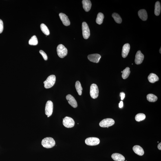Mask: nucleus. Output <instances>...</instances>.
<instances>
[{
    "instance_id": "f257e3e1",
    "label": "nucleus",
    "mask_w": 161,
    "mask_h": 161,
    "mask_svg": "<svg viewBox=\"0 0 161 161\" xmlns=\"http://www.w3.org/2000/svg\"><path fill=\"white\" fill-rule=\"evenodd\" d=\"M41 144L44 147L51 148L53 147L56 143L53 138L51 137H47L42 140Z\"/></svg>"
},
{
    "instance_id": "f03ea898",
    "label": "nucleus",
    "mask_w": 161,
    "mask_h": 161,
    "mask_svg": "<svg viewBox=\"0 0 161 161\" xmlns=\"http://www.w3.org/2000/svg\"><path fill=\"white\" fill-rule=\"evenodd\" d=\"M56 80V77L54 75H51L48 76L46 80L44 82L45 88L48 89L52 87L55 83Z\"/></svg>"
},
{
    "instance_id": "7ed1b4c3",
    "label": "nucleus",
    "mask_w": 161,
    "mask_h": 161,
    "mask_svg": "<svg viewBox=\"0 0 161 161\" xmlns=\"http://www.w3.org/2000/svg\"><path fill=\"white\" fill-rule=\"evenodd\" d=\"M57 52L58 56L63 58L67 55V50L64 46L62 44L58 45L57 48Z\"/></svg>"
},
{
    "instance_id": "20e7f679",
    "label": "nucleus",
    "mask_w": 161,
    "mask_h": 161,
    "mask_svg": "<svg viewBox=\"0 0 161 161\" xmlns=\"http://www.w3.org/2000/svg\"><path fill=\"white\" fill-rule=\"evenodd\" d=\"M99 90L98 86L96 84H93L90 87V94L91 98L96 99L98 96Z\"/></svg>"
},
{
    "instance_id": "39448f33",
    "label": "nucleus",
    "mask_w": 161,
    "mask_h": 161,
    "mask_svg": "<svg viewBox=\"0 0 161 161\" xmlns=\"http://www.w3.org/2000/svg\"><path fill=\"white\" fill-rule=\"evenodd\" d=\"M53 110V104L51 100H48L46 104L45 107V114L47 117L50 116L52 114Z\"/></svg>"
},
{
    "instance_id": "423d86ee",
    "label": "nucleus",
    "mask_w": 161,
    "mask_h": 161,
    "mask_svg": "<svg viewBox=\"0 0 161 161\" xmlns=\"http://www.w3.org/2000/svg\"><path fill=\"white\" fill-rule=\"evenodd\" d=\"M115 121L112 119L107 118L105 119L100 122L99 125L102 127H107L114 125Z\"/></svg>"
},
{
    "instance_id": "0eeeda50",
    "label": "nucleus",
    "mask_w": 161,
    "mask_h": 161,
    "mask_svg": "<svg viewBox=\"0 0 161 161\" xmlns=\"http://www.w3.org/2000/svg\"><path fill=\"white\" fill-rule=\"evenodd\" d=\"M82 34L84 39H87L90 35V30L87 24L84 22L82 24Z\"/></svg>"
},
{
    "instance_id": "6e6552de",
    "label": "nucleus",
    "mask_w": 161,
    "mask_h": 161,
    "mask_svg": "<svg viewBox=\"0 0 161 161\" xmlns=\"http://www.w3.org/2000/svg\"><path fill=\"white\" fill-rule=\"evenodd\" d=\"M63 124L65 127L70 128L74 127L75 123L72 118L66 116L63 119Z\"/></svg>"
},
{
    "instance_id": "1a4fd4ad",
    "label": "nucleus",
    "mask_w": 161,
    "mask_h": 161,
    "mask_svg": "<svg viewBox=\"0 0 161 161\" xmlns=\"http://www.w3.org/2000/svg\"><path fill=\"white\" fill-rule=\"evenodd\" d=\"M100 142L99 139L96 137H90L87 138L85 140V144L89 146L98 145Z\"/></svg>"
},
{
    "instance_id": "9d476101",
    "label": "nucleus",
    "mask_w": 161,
    "mask_h": 161,
    "mask_svg": "<svg viewBox=\"0 0 161 161\" xmlns=\"http://www.w3.org/2000/svg\"><path fill=\"white\" fill-rule=\"evenodd\" d=\"M144 58V55L140 51H138L135 55V63L137 65H140L143 61Z\"/></svg>"
},
{
    "instance_id": "9b49d317",
    "label": "nucleus",
    "mask_w": 161,
    "mask_h": 161,
    "mask_svg": "<svg viewBox=\"0 0 161 161\" xmlns=\"http://www.w3.org/2000/svg\"><path fill=\"white\" fill-rule=\"evenodd\" d=\"M67 100L68 103L71 106L76 108L77 107V103L75 98L72 95L70 94L67 95L66 96Z\"/></svg>"
},
{
    "instance_id": "f8f14e48",
    "label": "nucleus",
    "mask_w": 161,
    "mask_h": 161,
    "mask_svg": "<svg viewBox=\"0 0 161 161\" xmlns=\"http://www.w3.org/2000/svg\"><path fill=\"white\" fill-rule=\"evenodd\" d=\"M87 57L90 61L93 63H98L101 57V56L98 54H94L89 55Z\"/></svg>"
},
{
    "instance_id": "ddd939ff",
    "label": "nucleus",
    "mask_w": 161,
    "mask_h": 161,
    "mask_svg": "<svg viewBox=\"0 0 161 161\" xmlns=\"http://www.w3.org/2000/svg\"><path fill=\"white\" fill-rule=\"evenodd\" d=\"M59 15L60 19H61L64 25L66 26H68L70 25V22L66 15L63 13H60Z\"/></svg>"
},
{
    "instance_id": "4468645a",
    "label": "nucleus",
    "mask_w": 161,
    "mask_h": 161,
    "mask_svg": "<svg viewBox=\"0 0 161 161\" xmlns=\"http://www.w3.org/2000/svg\"><path fill=\"white\" fill-rule=\"evenodd\" d=\"M130 49V45L128 43L125 44L123 47L122 56L123 57L125 58L127 56Z\"/></svg>"
},
{
    "instance_id": "2eb2a0df",
    "label": "nucleus",
    "mask_w": 161,
    "mask_h": 161,
    "mask_svg": "<svg viewBox=\"0 0 161 161\" xmlns=\"http://www.w3.org/2000/svg\"><path fill=\"white\" fill-rule=\"evenodd\" d=\"M83 7L86 12H88L90 10L92 6L90 1L89 0H83L82 1Z\"/></svg>"
},
{
    "instance_id": "dca6fc26",
    "label": "nucleus",
    "mask_w": 161,
    "mask_h": 161,
    "mask_svg": "<svg viewBox=\"0 0 161 161\" xmlns=\"http://www.w3.org/2000/svg\"><path fill=\"white\" fill-rule=\"evenodd\" d=\"M133 150L135 153L140 156H142L144 154V151L143 148L139 145H135L133 147Z\"/></svg>"
},
{
    "instance_id": "f3484780",
    "label": "nucleus",
    "mask_w": 161,
    "mask_h": 161,
    "mask_svg": "<svg viewBox=\"0 0 161 161\" xmlns=\"http://www.w3.org/2000/svg\"><path fill=\"white\" fill-rule=\"evenodd\" d=\"M138 15L140 19L144 21H147L148 18L147 11L145 9H142L138 12Z\"/></svg>"
},
{
    "instance_id": "a211bd4d",
    "label": "nucleus",
    "mask_w": 161,
    "mask_h": 161,
    "mask_svg": "<svg viewBox=\"0 0 161 161\" xmlns=\"http://www.w3.org/2000/svg\"><path fill=\"white\" fill-rule=\"evenodd\" d=\"M112 158L115 161H124L125 160L124 157L120 154L115 153L112 155Z\"/></svg>"
},
{
    "instance_id": "6ab92c4d",
    "label": "nucleus",
    "mask_w": 161,
    "mask_h": 161,
    "mask_svg": "<svg viewBox=\"0 0 161 161\" xmlns=\"http://www.w3.org/2000/svg\"><path fill=\"white\" fill-rule=\"evenodd\" d=\"M148 79L149 82L151 83H154L155 82L158 81L159 78L156 75L151 73L148 76Z\"/></svg>"
},
{
    "instance_id": "aec40b11",
    "label": "nucleus",
    "mask_w": 161,
    "mask_h": 161,
    "mask_svg": "<svg viewBox=\"0 0 161 161\" xmlns=\"http://www.w3.org/2000/svg\"><path fill=\"white\" fill-rule=\"evenodd\" d=\"M161 11V5L159 2L157 1L155 4V14L156 16L159 15Z\"/></svg>"
},
{
    "instance_id": "412c9836",
    "label": "nucleus",
    "mask_w": 161,
    "mask_h": 161,
    "mask_svg": "<svg viewBox=\"0 0 161 161\" xmlns=\"http://www.w3.org/2000/svg\"><path fill=\"white\" fill-rule=\"evenodd\" d=\"M40 28L42 32L46 35L48 36L50 34V31L46 25L44 24H42L40 25Z\"/></svg>"
},
{
    "instance_id": "4be33fe9",
    "label": "nucleus",
    "mask_w": 161,
    "mask_h": 161,
    "mask_svg": "<svg viewBox=\"0 0 161 161\" xmlns=\"http://www.w3.org/2000/svg\"><path fill=\"white\" fill-rule=\"evenodd\" d=\"M130 68L129 67H126L123 71L122 74V78L124 79H126L128 77L130 74Z\"/></svg>"
},
{
    "instance_id": "5701e85b",
    "label": "nucleus",
    "mask_w": 161,
    "mask_h": 161,
    "mask_svg": "<svg viewBox=\"0 0 161 161\" xmlns=\"http://www.w3.org/2000/svg\"><path fill=\"white\" fill-rule=\"evenodd\" d=\"M104 18V14L101 13H99L97 16L96 21V23L98 25H101L103 23Z\"/></svg>"
},
{
    "instance_id": "b1692460",
    "label": "nucleus",
    "mask_w": 161,
    "mask_h": 161,
    "mask_svg": "<svg viewBox=\"0 0 161 161\" xmlns=\"http://www.w3.org/2000/svg\"><path fill=\"white\" fill-rule=\"evenodd\" d=\"M147 99L148 101L150 102H155L158 100V97L155 95L152 94L147 95Z\"/></svg>"
},
{
    "instance_id": "393cba45",
    "label": "nucleus",
    "mask_w": 161,
    "mask_h": 161,
    "mask_svg": "<svg viewBox=\"0 0 161 161\" xmlns=\"http://www.w3.org/2000/svg\"><path fill=\"white\" fill-rule=\"evenodd\" d=\"M75 87L78 95L81 96L82 93V88L81 84L79 81H76L75 84Z\"/></svg>"
},
{
    "instance_id": "a878e982",
    "label": "nucleus",
    "mask_w": 161,
    "mask_h": 161,
    "mask_svg": "<svg viewBox=\"0 0 161 161\" xmlns=\"http://www.w3.org/2000/svg\"><path fill=\"white\" fill-rule=\"evenodd\" d=\"M38 41L36 36L34 35L32 36L29 41V44L32 45H36L38 44Z\"/></svg>"
},
{
    "instance_id": "bb28decb",
    "label": "nucleus",
    "mask_w": 161,
    "mask_h": 161,
    "mask_svg": "<svg viewBox=\"0 0 161 161\" xmlns=\"http://www.w3.org/2000/svg\"><path fill=\"white\" fill-rule=\"evenodd\" d=\"M146 117L145 115L143 113H139L135 116V120L137 122H139L145 119Z\"/></svg>"
},
{
    "instance_id": "cd10ccee",
    "label": "nucleus",
    "mask_w": 161,
    "mask_h": 161,
    "mask_svg": "<svg viewBox=\"0 0 161 161\" xmlns=\"http://www.w3.org/2000/svg\"><path fill=\"white\" fill-rule=\"evenodd\" d=\"M112 16L116 23L118 24L122 23V18L118 14L115 13L113 14Z\"/></svg>"
},
{
    "instance_id": "c85d7f7f",
    "label": "nucleus",
    "mask_w": 161,
    "mask_h": 161,
    "mask_svg": "<svg viewBox=\"0 0 161 161\" xmlns=\"http://www.w3.org/2000/svg\"><path fill=\"white\" fill-rule=\"evenodd\" d=\"M39 53L43 56L44 59L45 60H47V56L46 54L44 52L43 50H40L39 51Z\"/></svg>"
},
{
    "instance_id": "c756f323",
    "label": "nucleus",
    "mask_w": 161,
    "mask_h": 161,
    "mask_svg": "<svg viewBox=\"0 0 161 161\" xmlns=\"http://www.w3.org/2000/svg\"><path fill=\"white\" fill-rule=\"evenodd\" d=\"M3 30V21L0 19V34L2 33Z\"/></svg>"
},
{
    "instance_id": "7c9ffc66",
    "label": "nucleus",
    "mask_w": 161,
    "mask_h": 161,
    "mask_svg": "<svg viewBox=\"0 0 161 161\" xmlns=\"http://www.w3.org/2000/svg\"><path fill=\"white\" fill-rule=\"evenodd\" d=\"M120 95L121 97V99L122 100H123L124 99V98H125V93L123 92H121L120 93Z\"/></svg>"
},
{
    "instance_id": "2f4dec72",
    "label": "nucleus",
    "mask_w": 161,
    "mask_h": 161,
    "mask_svg": "<svg viewBox=\"0 0 161 161\" xmlns=\"http://www.w3.org/2000/svg\"><path fill=\"white\" fill-rule=\"evenodd\" d=\"M119 107L120 108H122L123 106V103L122 101H120L119 103Z\"/></svg>"
},
{
    "instance_id": "473e14b6",
    "label": "nucleus",
    "mask_w": 161,
    "mask_h": 161,
    "mask_svg": "<svg viewBox=\"0 0 161 161\" xmlns=\"http://www.w3.org/2000/svg\"><path fill=\"white\" fill-rule=\"evenodd\" d=\"M158 148L159 149L161 150V143L158 144Z\"/></svg>"
},
{
    "instance_id": "72a5a7b5",
    "label": "nucleus",
    "mask_w": 161,
    "mask_h": 161,
    "mask_svg": "<svg viewBox=\"0 0 161 161\" xmlns=\"http://www.w3.org/2000/svg\"><path fill=\"white\" fill-rule=\"evenodd\" d=\"M161 48H160V50H159V52H160V54H161Z\"/></svg>"
},
{
    "instance_id": "f704fd0d",
    "label": "nucleus",
    "mask_w": 161,
    "mask_h": 161,
    "mask_svg": "<svg viewBox=\"0 0 161 161\" xmlns=\"http://www.w3.org/2000/svg\"><path fill=\"white\" fill-rule=\"evenodd\" d=\"M121 73H123V71H122Z\"/></svg>"
},
{
    "instance_id": "c9c22d12",
    "label": "nucleus",
    "mask_w": 161,
    "mask_h": 161,
    "mask_svg": "<svg viewBox=\"0 0 161 161\" xmlns=\"http://www.w3.org/2000/svg\"><path fill=\"white\" fill-rule=\"evenodd\" d=\"M126 161H127V160H126Z\"/></svg>"
}]
</instances>
